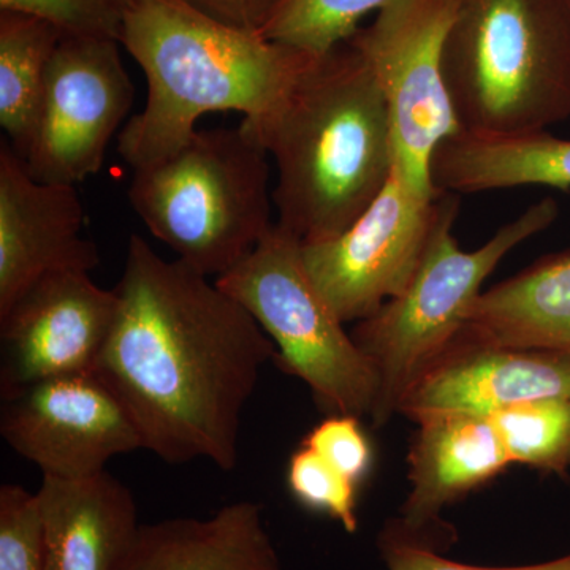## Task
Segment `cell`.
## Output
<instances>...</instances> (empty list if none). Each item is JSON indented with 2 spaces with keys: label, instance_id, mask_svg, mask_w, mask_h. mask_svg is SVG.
<instances>
[{
  "label": "cell",
  "instance_id": "1",
  "mask_svg": "<svg viewBox=\"0 0 570 570\" xmlns=\"http://www.w3.org/2000/svg\"><path fill=\"white\" fill-rule=\"evenodd\" d=\"M115 291L118 313L94 373L121 400L142 449L234 471L243 411L276 344L216 281L137 234Z\"/></svg>",
  "mask_w": 570,
  "mask_h": 570
},
{
  "label": "cell",
  "instance_id": "2",
  "mask_svg": "<svg viewBox=\"0 0 570 570\" xmlns=\"http://www.w3.org/2000/svg\"><path fill=\"white\" fill-rule=\"evenodd\" d=\"M249 129L275 160L276 224L302 245L346 230L395 168L387 100L351 40L316 56L279 110Z\"/></svg>",
  "mask_w": 570,
  "mask_h": 570
},
{
  "label": "cell",
  "instance_id": "3",
  "mask_svg": "<svg viewBox=\"0 0 570 570\" xmlns=\"http://www.w3.org/2000/svg\"><path fill=\"white\" fill-rule=\"evenodd\" d=\"M119 43L148 81L145 107L118 138L134 170L171 156L212 112H242V122L257 129L316 58L176 0H130Z\"/></svg>",
  "mask_w": 570,
  "mask_h": 570
},
{
  "label": "cell",
  "instance_id": "4",
  "mask_svg": "<svg viewBox=\"0 0 570 570\" xmlns=\"http://www.w3.org/2000/svg\"><path fill=\"white\" fill-rule=\"evenodd\" d=\"M444 77L463 132L520 135L570 118V0H456Z\"/></svg>",
  "mask_w": 570,
  "mask_h": 570
},
{
  "label": "cell",
  "instance_id": "5",
  "mask_svg": "<svg viewBox=\"0 0 570 570\" xmlns=\"http://www.w3.org/2000/svg\"><path fill=\"white\" fill-rule=\"evenodd\" d=\"M129 202L154 238L205 276H223L275 227L269 154L246 126L197 130L134 170Z\"/></svg>",
  "mask_w": 570,
  "mask_h": 570
},
{
  "label": "cell",
  "instance_id": "6",
  "mask_svg": "<svg viewBox=\"0 0 570 570\" xmlns=\"http://www.w3.org/2000/svg\"><path fill=\"white\" fill-rule=\"evenodd\" d=\"M459 209V195L442 194L436 230L411 283L376 313L356 322L352 332L377 377L370 415L374 426L387 425L411 385L463 332L469 309L499 262L547 230L560 214L553 198H543L502 225L479 249L463 250L453 235Z\"/></svg>",
  "mask_w": 570,
  "mask_h": 570
},
{
  "label": "cell",
  "instance_id": "7",
  "mask_svg": "<svg viewBox=\"0 0 570 570\" xmlns=\"http://www.w3.org/2000/svg\"><path fill=\"white\" fill-rule=\"evenodd\" d=\"M216 284L238 299L276 344L275 362L305 382L333 415H371L377 377L303 261L302 242L279 225Z\"/></svg>",
  "mask_w": 570,
  "mask_h": 570
},
{
  "label": "cell",
  "instance_id": "8",
  "mask_svg": "<svg viewBox=\"0 0 570 570\" xmlns=\"http://www.w3.org/2000/svg\"><path fill=\"white\" fill-rule=\"evenodd\" d=\"M455 7L456 0H396L351 39L387 100L396 168L426 195H439L431 181L434 151L461 130L444 77Z\"/></svg>",
  "mask_w": 570,
  "mask_h": 570
},
{
  "label": "cell",
  "instance_id": "9",
  "mask_svg": "<svg viewBox=\"0 0 570 570\" xmlns=\"http://www.w3.org/2000/svg\"><path fill=\"white\" fill-rule=\"evenodd\" d=\"M441 208L442 194L419 193L395 165L384 189L346 230L302 245L307 275L341 322L370 317L407 287Z\"/></svg>",
  "mask_w": 570,
  "mask_h": 570
},
{
  "label": "cell",
  "instance_id": "10",
  "mask_svg": "<svg viewBox=\"0 0 570 570\" xmlns=\"http://www.w3.org/2000/svg\"><path fill=\"white\" fill-rule=\"evenodd\" d=\"M134 99L118 40L62 37L48 67L39 129L24 159L29 174L62 186L99 174Z\"/></svg>",
  "mask_w": 570,
  "mask_h": 570
},
{
  "label": "cell",
  "instance_id": "11",
  "mask_svg": "<svg viewBox=\"0 0 570 570\" xmlns=\"http://www.w3.org/2000/svg\"><path fill=\"white\" fill-rule=\"evenodd\" d=\"M0 434L41 474L85 479L142 449L121 400L96 373L56 377L3 396Z\"/></svg>",
  "mask_w": 570,
  "mask_h": 570
},
{
  "label": "cell",
  "instance_id": "12",
  "mask_svg": "<svg viewBox=\"0 0 570 570\" xmlns=\"http://www.w3.org/2000/svg\"><path fill=\"white\" fill-rule=\"evenodd\" d=\"M118 295L91 273L55 272L41 277L0 316V392L96 371L115 324Z\"/></svg>",
  "mask_w": 570,
  "mask_h": 570
},
{
  "label": "cell",
  "instance_id": "13",
  "mask_svg": "<svg viewBox=\"0 0 570 570\" xmlns=\"http://www.w3.org/2000/svg\"><path fill=\"white\" fill-rule=\"evenodd\" d=\"M85 220L75 186L39 181L10 142H0V316L41 277L99 266Z\"/></svg>",
  "mask_w": 570,
  "mask_h": 570
},
{
  "label": "cell",
  "instance_id": "14",
  "mask_svg": "<svg viewBox=\"0 0 570 570\" xmlns=\"http://www.w3.org/2000/svg\"><path fill=\"white\" fill-rule=\"evenodd\" d=\"M570 396V354L504 346L466 328L407 390L397 414L491 415L542 397Z\"/></svg>",
  "mask_w": 570,
  "mask_h": 570
},
{
  "label": "cell",
  "instance_id": "15",
  "mask_svg": "<svg viewBox=\"0 0 570 570\" xmlns=\"http://www.w3.org/2000/svg\"><path fill=\"white\" fill-rule=\"evenodd\" d=\"M409 452L411 490L387 521L414 542L444 551L455 538L442 510L499 478L512 464L490 415L439 412L419 419Z\"/></svg>",
  "mask_w": 570,
  "mask_h": 570
},
{
  "label": "cell",
  "instance_id": "16",
  "mask_svg": "<svg viewBox=\"0 0 570 570\" xmlns=\"http://www.w3.org/2000/svg\"><path fill=\"white\" fill-rule=\"evenodd\" d=\"M37 498L47 570H122L141 523L121 480L43 475Z\"/></svg>",
  "mask_w": 570,
  "mask_h": 570
},
{
  "label": "cell",
  "instance_id": "17",
  "mask_svg": "<svg viewBox=\"0 0 570 570\" xmlns=\"http://www.w3.org/2000/svg\"><path fill=\"white\" fill-rule=\"evenodd\" d=\"M122 570H281L264 508L239 501L206 519L141 524Z\"/></svg>",
  "mask_w": 570,
  "mask_h": 570
},
{
  "label": "cell",
  "instance_id": "18",
  "mask_svg": "<svg viewBox=\"0 0 570 570\" xmlns=\"http://www.w3.org/2000/svg\"><path fill=\"white\" fill-rule=\"evenodd\" d=\"M438 194H479L524 186L570 189V140L549 130L479 135L460 130L445 138L431 160Z\"/></svg>",
  "mask_w": 570,
  "mask_h": 570
},
{
  "label": "cell",
  "instance_id": "19",
  "mask_svg": "<svg viewBox=\"0 0 570 570\" xmlns=\"http://www.w3.org/2000/svg\"><path fill=\"white\" fill-rule=\"evenodd\" d=\"M464 328L504 346L570 354V249L483 291Z\"/></svg>",
  "mask_w": 570,
  "mask_h": 570
},
{
  "label": "cell",
  "instance_id": "20",
  "mask_svg": "<svg viewBox=\"0 0 570 570\" xmlns=\"http://www.w3.org/2000/svg\"><path fill=\"white\" fill-rule=\"evenodd\" d=\"M61 40L51 22L0 10V126L22 159L39 129L48 67Z\"/></svg>",
  "mask_w": 570,
  "mask_h": 570
},
{
  "label": "cell",
  "instance_id": "21",
  "mask_svg": "<svg viewBox=\"0 0 570 570\" xmlns=\"http://www.w3.org/2000/svg\"><path fill=\"white\" fill-rule=\"evenodd\" d=\"M512 464L547 474L570 471V396L542 397L490 415Z\"/></svg>",
  "mask_w": 570,
  "mask_h": 570
},
{
  "label": "cell",
  "instance_id": "22",
  "mask_svg": "<svg viewBox=\"0 0 570 570\" xmlns=\"http://www.w3.org/2000/svg\"><path fill=\"white\" fill-rule=\"evenodd\" d=\"M396 0H279L262 36L265 39L322 56L346 43L363 18Z\"/></svg>",
  "mask_w": 570,
  "mask_h": 570
},
{
  "label": "cell",
  "instance_id": "23",
  "mask_svg": "<svg viewBox=\"0 0 570 570\" xmlns=\"http://www.w3.org/2000/svg\"><path fill=\"white\" fill-rule=\"evenodd\" d=\"M288 490L299 504L336 520L351 534L358 530L356 483L302 444L288 461Z\"/></svg>",
  "mask_w": 570,
  "mask_h": 570
},
{
  "label": "cell",
  "instance_id": "24",
  "mask_svg": "<svg viewBox=\"0 0 570 570\" xmlns=\"http://www.w3.org/2000/svg\"><path fill=\"white\" fill-rule=\"evenodd\" d=\"M130 0H0V10L51 22L62 37L121 40Z\"/></svg>",
  "mask_w": 570,
  "mask_h": 570
},
{
  "label": "cell",
  "instance_id": "25",
  "mask_svg": "<svg viewBox=\"0 0 570 570\" xmlns=\"http://www.w3.org/2000/svg\"><path fill=\"white\" fill-rule=\"evenodd\" d=\"M0 570H47L39 498L17 483L0 487Z\"/></svg>",
  "mask_w": 570,
  "mask_h": 570
},
{
  "label": "cell",
  "instance_id": "26",
  "mask_svg": "<svg viewBox=\"0 0 570 570\" xmlns=\"http://www.w3.org/2000/svg\"><path fill=\"white\" fill-rule=\"evenodd\" d=\"M303 444L358 485L370 471V441L354 415H333L307 434Z\"/></svg>",
  "mask_w": 570,
  "mask_h": 570
},
{
  "label": "cell",
  "instance_id": "27",
  "mask_svg": "<svg viewBox=\"0 0 570 570\" xmlns=\"http://www.w3.org/2000/svg\"><path fill=\"white\" fill-rule=\"evenodd\" d=\"M377 550L387 570H570V553L557 560L512 568H487L449 560L442 551L404 538L389 523L379 532Z\"/></svg>",
  "mask_w": 570,
  "mask_h": 570
},
{
  "label": "cell",
  "instance_id": "28",
  "mask_svg": "<svg viewBox=\"0 0 570 570\" xmlns=\"http://www.w3.org/2000/svg\"><path fill=\"white\" fill-rule=\"evenodd\" d=\"M206 18L243 31H264L279 0H176Z\"/></svg>",
  "mask_w": 570,
  "mask_h": 570
}]
</instances>
